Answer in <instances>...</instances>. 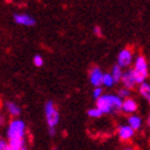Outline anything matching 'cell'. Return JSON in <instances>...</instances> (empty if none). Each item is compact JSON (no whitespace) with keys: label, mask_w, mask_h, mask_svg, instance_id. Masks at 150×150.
Wrapping results in <instances>:
<instances>
[{"label":"cell","mask_w":150,"mask_h":150,"mask_svg":"<svg viewBox=\"0 0 150 150\" xmlns=\"http://www.w3.org/2000/svg\"><path fill=\"white\" fill-rule=\"evenodd\" d=\"M104 72L99 69L98 66H94L89 71V82L94 87H100L103 86V78H104Z\"/></svg>","instance_id":"obj_7"},{"label":"cell","mask_w":150,"mask_h":150,"mask_svg":"<svg viewBox=\"0 0 150 150\" xmlns=\"http://www.w3.org/2000/svg\"><path fill=\"white\" fill-rule=\"evenodd\" d=\"M6 138L10 150L26 149V123L20 118H12L7 125Z\"/></svg>","instance_id":"obj_1"},{"label":"cell","mask_w":150,"mask_h":150,"mask_svg":"<svg viewBox=\"0 0 150 150\" xmlns=\"http://www.w3.org/2000/svg\"><path fill=\"white\" fill-rule=\"evenodd\" d=\"M127 123H128L133 129L139 131V129L142 128V125H143V121H142V117H140V116H138V115H136V114H132V115H129Z\"/></svg>","instance_id":"obj_12"},{"label":"cell","mask_w":150,"mask_h":150,"mask_svg":"<svg viewBox=\"0 0 150 150\" xmlns=\"http://www.w3.org/2000/svg\"><path fill=\"white\" fill-rule=\"evenodd\" d=\"M94 33L98 35V37H101V35H103V32H101V29H100L99 27H95V28H94Z\"/></svg>","instance_id":"obj_21"},{"label":"cell","mask_w":150,"mask_h":150,"mask_svg":"<svg viewBox=\"0 0 150 150\" xmlns=\"http://www.w3.org/2000/svg\"><path fill=\"white\" fill-rule=\"evenodd\" d=\"M5 110L11 117H18L21 115V108L13 101H6L5 103Z\"/></svg>","instance_id":"obj_11"},{"label":"cell","mask_w":150,"mask_h":150,"mask_svg":"<svg viewBox=\"0 0 150 150\" xmlns=\"http://www.w3.org/2000/svg\"><path fill=\"white\" fill-rule=\"evenodd\" d=\"M148 127L150 128V114H149V116H148Z\"/></svg>","instance_id":"obj_22"},{"label":"cell","mask_w":150,"mask_h":150,"mask_svg":"<svg viewBox=\"0 0 150 150\" xmlns=\"http://www.w3.org/2000/svg\"><path fill=\"white\" fill-rule=\"evenodd\" d=\"M103 115H104V112L98 106H96V105H95V108H92V109L88 110V116L92 117V118H99Z\"/></svg>","instance_id":"obj_16"},{"label":"cell","mask_w":150,"mask_h":150,"mask_svg":"<svg viewBox=\"0 0 150 150\" xmlns=\"http://www.w3.org/2000/svg\"><path fill=\"white\" fill-rule=\"evenodd\" d=\"M117 94L121 96L122 99H127V98H129V96H131V94H132V89H129V88H127V87L123 86L121 89H118Z\"/></svg>","instance_id":"obj_17"},{"label":"cell","mask_w":150,"mask_h":150,"mask_svg":"<svg viewBox=\"0 0 150 150\" xmlns=\"http://www.w3.org/2000/svg\"><path fill=\"white\" fill-rule=\"evenodd\" d=\"M138 92L139 94L142 95V98H144L148 104L150 105V83H148V82H143V83L139 84V88H138Z\"/></svg>","instance_id":"obj_13"},{"label":"cell","mask_w":150,"mask_h":150,"mask_svg":"<svg viewBox=\"0 0 150 150\" xmlns=\"http://www.w3.org/2000/svg\"><path fill=\"white\" fill-rule=\"evenodd\" d=\"M116 83L115 78L112 77L111 73H105L104 74V78H103V86L104 87H112Z\"/></svg>","instance_id":"obj_15"},{"label":"cell","mask_w":150,"mask_h":150,"mask_svg":"<svg viewBox=\"0 0 150 150\" xmlns=\"http://www.w3.org/2000/svg\"><path fill=\"white\" fill-rule=\"evenodd\" d=\"M134 54L132 49L129 48H125L122 49L121 51L118 52L117 55V64L122 67V69H128V67H131V65H133L134 62Z\"/></svg>","instance_id":"obj_5"},{"label":"cell","mask_w":150,"mask_h":150,"mask_svg":"<svg viewBox=\"0 0 150 150\" xmlns=\"http://www.w3.org/2000/svg\"><path fill=\"white\" fill-rule=\"evenodd\" d=\"M138 110V104L133 98H127L123 99V104H122V112H125L126 115H132L136 114Z\"/></svg>","instance_id":"obj_10"},{"label":"cell","mask_w":150,"mask_h":150,"mask_svg":"<svg viewBox=\"0 0 150 150\" xmlns=\"http://www.w3.org/2000/svg\"><path fill=\"white\" fill-rule=\"evenodd\" d=\"M103 94H104V93H103V88H100V87H95V88L93 89V92H92V95H93V98H94L95 100L99 99Z\"/></svg>","instance_id":"obj_18"},{"label":"cell","mask_w":150,"mask_h":150,"mask_svg":"<svg viewBox=\"0 0 150 150\" xmlns=\"http://www.w3.org/2000/svg\"><path fill=\"white\" fill-rule=\"evenodd\" d=\"M123 72H125V71L122 70V67L120 66L118 64L112 67V70H111V74H112V77L115 78L116 83H117V82H121V78H122V76H123Z\"/></svg>","instance_id":"obj_14"},{"label":"cell","mask_w":150,"mask_h":150,"mask_svg":"<svg viewBox=\"0 0 150 150\" xmlns=\"http://www.w3.org/2000/svg\"><path fill=\"white\" fill-rule=\"evenodd\" d=\"M44 114H45V120L49 128H56L60 121V115L59 111L55 108V104L52 101H48L44 106Z\"/></svg>","instance_id":"obj_4"},{"label":"cell","mask_w":150,"mask_h":150,"mask_svg":"<svg viewBox=\"0 0 150 150\" xmlns=\"http://www.w3.org/2000/svg\"><path fill=\"white\" fill-rule=\"evenodd\" d=\"M134 133H136V129H133L128 123L127 125H120L117 127V137L121 142H123V143L131 142L134 137Z\"/></svg>","instance_id":"obj_6"},{"label":"cell","mask_w":150,"mask_h":150,"mask_svg":"<svg viewBox=\"0 0 150 150\" xmlns=\"http://www.w3.org/2000/svg\"><path fill=\"white\" fill-rule=\"evenodd\" d=\"M0 150H10L9 149V140H0Z\"/></svg>","instance_id":"obj_20"},{"label":"cell","mask_w":150,"mask_h":150,"mask_svg":"<svg viewBox=\"0 0 150 150\" xmlns=\"http://www.w3.org/2000/svg\"><path fill=\"white\" fill-rule=\"evenodd\" d=\"M121 83H122L125 87L129 88V89H133L134 87L138 84L137 76H136V73H134L133 69H128L127 71L123 72V76H122V78H121Z\"/></svg>","instance_id":"obj_8"},{"label":"cell","mask_w":150,"mask_h":150,"mask_svg":"<svg viewBox=\"0 0 150 150\" xmlns=\"http://www.w3.org/2000/svg\"><path fill=\"white\" fill-rule=\"evenodd\" d=\"M132 69H133L134 73H136V76H137L138 84L143 83V82L146 81V78L149 76V69H148L146 59L143 55H138L136 59H134Z\"/></svg>","instance_id":"obj_3"},{"label":"cell","mask_w":150,"mask_h":150,"mask_svg":"<svg viewBox=\"0 0 150 150\" xmlns=\"http://www.w3.org/2000/svg\"><path fill=\"white\" fill-rule=\"evenodd\" d=\"M122 104L123 99L118 94H103L96 99V106L104 112V115L122 111Z\"/></svg>","instance_id":"obj_2"},{"label":"cell","mask_w":150,"mask_h":150,"mask_svg":"<svg viewBox=\"0 0 150 150\" xmlns=\"http://www.w3.org/2000/svg\"><path fill=\"white\" fill-rule=\"evenodd\" d=\"M33 65H34L35 67H42V66L44 65L43 57H42L40 55H35V56L33 57Z\"/></svg>","instance_id":"obj_19"},{"label":"cell","mask_w":150,"mask_h":150,"mask_svg":"<svg viewBox=\"0 0 150 150\" xmlns=\"http://www.w3.org/2000/svg\"><path fill=\"white\" fill-rule=\"evenodd\" d=\"M13 20L17 25L25 26V27H31V26H34V23H35V20L27 13H15Z\"/></svg>","instance_id":"obj_9"}]
</instances>
